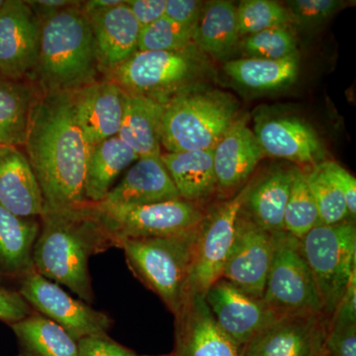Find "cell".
<instances>
[{"mask_svg":"<svg viewBox=\"0 0 356 356\" xmlns=\"http://www.w3.org/2000/svg\"><path fill=\"white\" fill-rule=\"evenodd\" d=\"M324 353L327 356H356V324H327Z\"/></svg>","mask_w":356,"mask_h":356,"instance_id":"obj_38","label":"cell"},{"mask_svg":"<svg viewBox=\"0 0 356 356\" xmlns=\"http://www.w3.org/2000/svg\"><path fill=\"white\" fill-rule=\"evenodd\" d=\"M19 294L36 309L79 341L83 337L105 336L112 325L108 315L70 296L57 283L32 269L21 277Z\"/></svg>","mask_w":356,"mask_h":356,"instance_id":"obj_11","label":"cell"},{"mask_svg":"<svg viewBox=\"0 0 356 356\" xmlns=\"http://www.w3.org/2000/svg\"><path fill=\"white\" fill-rule=\"evenodd\" d=\"M163 111V103L125 92L123 119L117 136L139 159L161 156Z\"/></svg>","mask_w":356,"mask_h":356,"instance_id":"obj_23","label":"cell"},{"mask_svg":"<svg viewBox=\"0 0 356 356\" xmlns=\"http://www.w3.org/2000/svg\"><path fill=\"white\" fill-rule=\"evenodd\" d=\"M299 241L317 286L323 313L330 318L356 273L355 220L331 226L318 225Z\"/></svg>","mask_w":356,"mask_h":356,"instance_id":"obj_6","label":"cell"},{"mask_svg":"<svg viewBox=\"0 0 356 356\" xmlns=\"http://www.w3.org/2000/svg\"><path fill=\"white\" fill-rule=\"evenodd\" d=\"M236 6L225 0L204 4L194 33V44L214 58L229 55L238 43Z\"/></svg>","mask_w":356,"mask_h":356,"instance_id":"obj_29","label":"cell"},{"mask_svg":"<svg viewBox=\"0 0 356 356\" xmlns=\"http://www.w3.org/2000/svg\"><path fill=\"white\" fill-rule=\"evenodd\" d=\"M40 232L36 218H22L0 205V274L20 276L34 269L33 250Z\"/></svg>","mask_w":356,"mask_h":356,"instance_id":"obj_27","label":"cell"},{"mask_svg":"<svg viewBox=\"0 0 356 356\" xmlns=\"http://www.w3.org/2000/svg\"><path fill=\"white\" fill-rule=\"evenodd\" d=\"M175 356H243L241 346L222 331L204 295L191 293L175 315Z\"/></svg>","mask_w":356,"mask_h":356,"instance_id":"obj_14","label":"cell"},{"mask_svg":"<svg viewBox=\"0 0 356 356\" xmlns=\"http://www.w3.org/2000/svg\"><path fill=\"white\" fill-rule=\"evenodd\" d=\"M32 310L19 292L0 287V321L9 325L31 315Z\"/></svg>","mask_w":356,"mask_h":356,"instance_id":"obj_42","label":"cell"},{"mask_svg":"<svg viewBox=\"0 0 356 356\" xmlns=\"http://www.w3.org/2000/svg\"><path fill=\"white\" fill-rule=\"evenodd\" d=\"M254 133L264 154L269 156L314 166L325 159L318 134L296 117H266L257 122Z\"/></svg>","mask_w":356,"mask_h":356,"instance_id":"obj_19","label":"cell"},{"mask_svg":"<svg viewBox=\"0 0 356 356\" xmlns=\"http://www.w3.org/2000/svg\"><path fill=\"white\" fill-rule=\"evenodd\" d=\"M200 72V62L191 48L177 51H139L117 67L106 79L127 93L170 102L192 89Z\"/></svg>","mask_w":356,"mask_h":356,"instance_id":"obj_8","label":"cell"},{"mask_svg":"<svg viewBox=\"0 0 356 356\" xmlns=\"http://www.w3.org/2000/svg\"><path fill=\"white\" fill-rule=\"evenodd\" d=\"M144 356H154V355H144ZM158 356H175V355H173L172 353V355H158Z\"/></svg>","mask_w":356,"mask_h":356,"instance_id":"obj_47","label":"cell"},{"mask_svg":"<svg viewBox=\"0 0 356 356\" xmlns=\"http://www.w3.org/2000/svg\"><path fill=\"white\" fill-rule=\"evenodd\" d=\"M204 299L222 331L243 346L277 318L264 300L250 296L222 278L211 285Z\"/></svg>","mask_w":356,"mask_h":356,"instance_id":"obj_16","label":"cell"},{"mask_svg":"<svg viewBox=\"0 0 356 356\" xmlns=\"http://www.w3.org/2000/svg\"><path fill=\"white\" fill-rule=\"evenodd\" d=\"M86 15L95 37L100 74L105 77L137 53L142 28L126 0L121 6Z\"/></svg>","mask_w":356,"mask_h":356,"instance_id":"obj_18","label":"cell"},{"mask_svg":"<svg viewBox=\"0 0 356 356\" xmlns=\"http://www.w3.org/2000/svg\"><path fill=\"white\" fill-rule=\"evenodd\" d=\"M27 2L41 21L51 14L81 3V1H72V0H36V1Z\"/></svg>","mask_w":356,"mask_h":356,"instance_id":"obj_44","label":"cell"},{"mask_svg":"<svg viewBox=\"0 0 356 356\" xmlns=\"http://www.w3.org/2000/svg\"><path fill=\"white\" fill-rule=\"evenodd\" d=\"M235 98L220 90L185 91L165 104L161 147L166 153L215 149L238 116Z\"/></svg>","mask_w":356,"mask_h":356,"instance_id":"obj_4","label":"cell"},{"mask_svg":"<svg viewBox=\"0 0 356 356\" xmlns=\"http://www.w3.org/2000/svg\"><path fill=\"white\" fill-rule=\"evenodd\" d=\"M327 324L324 314L277 318L245 346L243 356L321 355Z\"/></svg>","mask_w":356,"mask_h":356,"instance_id":"obj_15","label":"cell"},{"mask_svg":"<svg viewBox=\"0 0 356 356\" xmlns=\"http://www.w3.org/2000/svg\"><path fill=\"white\" fill-rule=\"evenodd\" d=\"M0 205L22 218L43 215V194L31 163L19 147L0 146Z\"/></svg>","mask_w":356,"mask_h":356,"instance_id":"obj_21","label":"cell"},{"mask_svg":"<svg viewBox=\"0 0 356 356\" xmlns=\"http://www.w3.org/2000/svg\"><path fill=\"white\" fill-rule=\"evenodd\" d=\"M196 27L177 24L163 18L153 24L142 28L140 33L139 51H177L191 48L194 44Z\"/></svg>","mask_w":356,"mask_h":356,"instance_id":"obj_35","label":"cell"},{"mask_svg":"<svg viewBox=\"0 0 356 356\" xmlns=\"http://www.w3.org/2000/svg\"><path fill=\"white\" fill-rule=\"evenodd\" d=\"M140 28L153 24L165 16L166 0H126Z\"/></svg>","mask_w":356,"mask_h":356,"instance_id":"obj_43","label":"cell"},{"mask_svg":"<svg viewBox=\"0 0 356 356\" xmlns=\"http://www.w3.org/2000/svg\"><path fill=\"white\" fill-rule=\"evenodd\" d=\"M99 76L95 37L81 2L44 18L31 83L40 92H72Z\"/></svg>","mask_w":356,"mask_h":356,"instance_id":"obj_3","label":"cell"},{"mask_svg":"<svg viewBox=\"0 0 356 356\" xmlns=\"http://www.w3.org/2000/svg\"><path fill=\"white\" fill-rule=\"evenodd\" d=\"M293 170H275L252 184L243 212L271 235L284 232V212L289 198Z\"/></svg>","mask_w":356,"mask_h":356,"instance_id":"obj_26","label":"cell"},{"mask_svg":"<svg viewBox=\"0 0 356 356\" xmlns=\"http://www.w3.org/2000/svg\"><path fill=\"white\" fill-rule=\"evenodd\" d=\"M138 159L137 154L118 136L91 146L84 180L86 201L93 204L102 202L111 191L117 177Z\"/></svg>","mask_w":356,"mask_h":356,"instance_id":"obj_25","label":"cell"},{"mask_svg":"<svg viewBox=\"0 0 356 356\" xmlns=\"http://www.w3.org/2000/svg\"><path fill=\"white\" fill-rule=\"evenodd\" d=\"M77 348L79 356H138L107 334L83 337L77 341Z\"/></svg>","mask_w":356,"mask_h":356,"instance_id":"obj_40","label":"cell"},{"mask_svg":"<svg viewBox=\"0 0 356 356\" xmlns=\"http://www.w3.org/2000/svg\"><path fill=\"white\" fill-rule=\"evenodd\" d=\"M179 198L161 156H147L135 161L123 179L99 203L113 207H137Z\"/></svg>","mask_w":356,"mask_h":356,"instance_id":"obj_20","label":"cell"},{"mask_svg":"<svg viewBox=\"0 0 356 356\" xmlns=\"http://www.w3.org/2000/svg\"><path fill=\"white\" fill-rule=\"evenodd\" d=\"M90 204L115 247L122 241L163 238L191 231L200 226L206 215L200 206L181 198L137 207Z\"/></svg>","mask_w":356,"mask_h":356,"instance_id":"obj_9","label":"cell"},{"mask_svg":"<svg viewBox=\"0 0 356 356\" xmlns=\"http://www.w3.org/2000/svg\"><path fill=\"white\" fill-rule=\"evenodd\" d=\"M343 6L337 0H291L286 7L292 23L303 27H315L330 19Z\"/></svg>","mask_w":356,"mask_h":356,"instance_id":"obj_37","label":"cell"},{"mask_svg":"<svg viewBox=\"0 0 356 356\" xmlns=\"http://www.w3.org/2000/svg\"><path fill=\"white\" fill-rule=\"evenodd\" d=\"M33 250V267L51 282L65 285L86 303L93 301L89 257L115 243L90 203L65 210H44Z\"/></svg>","mask_w":356,"mask_h":356,"instance_id":"obj_2","label":"cell"},{"mask_svg":"<svg viewBox=\"0 0 356 356\" xmlns=\"http://www.w3.org/2000/svg\"><path fill=\"white\" fill-rule=\"evenodd\" d=\"M298 55L281 60L245 58L229 60L225 72L236 83L257 91L286 88L296 81L299 74Z\"/></svg>","mask_w":356,"mask_h":356,"instance_id":"obj_30","label":"cell"},{"mask_svg":"<svg viewBox=\"0 0 356 356\" xmlns=\"http://www.w3.org/2000/svg\"><path fill=\"white\" fill-rule=\"evenodd\" d=\"M318 166L341 192L348 213H350V219L355 220L356 216L355 177L336 161H322V163H318Z\"/></svg>","mask_w":356,"mask_h":356,"instance_id":"obj_39","label":"cell"},{"mask_svg":"<svg viewBox=\"0 0 356 356\" xmlns=\"http://www.w3.org/2000/svg\"><path fill=\"white\" fill-rule=\"evenodd\" d=\"M305 177L317 206L321 224L331 226L353 220L343 194L318 165L305 172Z\"/></svg>","mask_w":356,"mask_h":356,"instance_id":"obj_34","label":"cell"},{"mask_svg":"<svg viewBox=\"0 0 356 356\" xmlns=\"http://www.w3.org/2000/svg\"><path fill=\"white\" fill-rule=\"evenodd\" d=\"M318 225L321 222L317 206L309 188L305 172L293 168L291 188L284 212V232L301 240Z\"/></svg>","mask_w":356,"mask_h":356,"instance_id":"obj_32","label":"cell"},{"mask_svg":"<svg viewBox=\"0 0 356 356\" xmlns=\"http://www.w3.org/2000/svg\"><path fill=\"white\" fill-rule=\"evenodd\" d=\"M242 47L250 58L281 60L298 55L297 40L289 27H276L243 37Z\"/></svg>","mask_w":356,"mask_h":356,"instance_id":"obj_36","label":"cell"},{"mask_svg":"<svg viewBox=\"0 0 356 356\" xmlns=\"http://www.w3.org/2000/svg\"><path fill=\"white\" fill-rule=\"evenodd\" d=\"M203 6L196 0H166L165 17L177 24L196 27Z\"/></svg>","mask_w":356,"mask_h":356,"instance_id":"obj_41","label":"cell"},{"mask_svg":"<svg viewBox=\"0 0 356 356\" xmlns=\"http://www.w3.org/2000/svg\"><path fill=\"white\" fill-rule=\"evenodd\" d=\"M161 159L179 197L187 202L199 205L216 192L214 149L161 153Z\"/></svg>","mask_w":356,"mask_h":356,"instance_id":"obj_24","label":"cell"},{"mask_svg":"<svg viewBox=\"0 0 356 356\" xmlns=\"http://www.w3.org/2000/svg\"><path fill=\"white\" fill-rule=\"evenodd\" d=\"M236 22L241 37L276 27H289L291 16L286 7L273 0H243L236 6Z\"/></svg>","mask_w":356,"mask_h":356,"instance_id":"obj_33","label":"cell"},{"mask_svg":"<svg viewBox=\"0 0 356 356\" xmlns=\"http://www.w3.org/2000/svg\"><path fill=\"white\" fill-rule=\"evenodd\" d=\"M262 300L277 318L324 314L300 241L285 232L274 235L273 261Z\"/></svg>","mask_w":356,"mask_h":356,"instance_id":"obj_7","label":"cell"},{"mask_svg":"<svg viewBox=\"0 0 356 356\" xmlns=\"http://www.w3.org/2000/svg\"><path fill=\"white\" fill-rule=\"evenodd\" d=\"M23 147L43 194L44 210L88 203L84 180L90 145L76 120L70 92L39 95Z\"/></svg>","mask_w":356,"mask_h":356,"instance_id":"obj_1","label":"cell"},{"mask_svg":"<svg viewBox=\"0 0 356 356\" xmlns=\"http://www.w3.org/2000/svg\"><path fill=\"white\" fill-rule=\"evenodd\" d=\"M264 156L254 131L236 119L214 149L217 189L231 191L245 184Z\"/></svg>","mask_w":356,"mask_h":356,"instance_id":"obj_22","label":"cell"},{"mask_svg":"<svg viewBox=\"0 0 356 356\" xmlns=\"http://www.w3.org/2000/svg\"><path fill=\"white\" fill-rule=\"evenodd\" d=\"M70 95L76 120L90 147L118 135L125 98L118 84L102 77Z\"/></svg>","mask_w":356,"mask_h":356,"instance_id":"obj_17","label":"cell"},{"mask_svg":"<svg viewBox=\"0 0 356 356\" xmlns=\"http://www.w3.org/2000/svg\"><path fill=\"white\" fill-rule=\"evenodd\" d=\"M4 1H6V0H0V7H1L2 6H3V4H4Z\"/></svg>","mask_w":356,"mask_h":356,"instance_id":"obj_46","label":"cell"},{"mask_svg":"<svg viewBox=\"0 0 356 356\" xmlns=\"http://www.w3.org/2000/svg\"><path fill=\"white\" fill-rule=\"evenodd\" d=\"M41 95L29 81H17L0 74V146L23 147L30 114Z\"/></svg>","mask_w":356,"mask_h":356,"instance_id":"obj_28","label":"cell"},{"mask_svg":"<svg viewBox=\"0 0 356 356\" xmlns=\"http://www.w3.org/2000/svg\"><path fill=\"white\" fill-rule=\"evenodd\" d=\"M199 228L163 238L122 241L118 245L138 280L156 293L175 316L188 294Z\"/></svg>","mask_w":356,"mask_h":356,"instance_id":"obj_5","label":"cell"},{"mask_svg":"<svg viewBox=\"0 0 356 356\" xmlns=\"http://www.w3.org/2000/svg\"><path fill=\"white\" fill-rule=\"evenodd\" d=\"M318 356H327V355H325V353H322V355H318Z\"/></svg>","mask_w":356,"mask_h":356,"instance_id":"obj_48","label":"cell"},{"mask_svg":"<svg viewBox=\"0 0 356 356\" xmlns=\"http://www.w3.org/2000/svg\"><path fill=\"white\" fill-rule=\"evenodd\" d=\"M254 182L250 180L236 196L206 212L194 248L188 294L204 295L222 277L225 262L235 240L236 220Z\"/></svg>","mask_w":356,"mask_h":356,"instance_id":"obj_10","label":"cell"},{"mask_svg":"<svg viewBox=\"0 0 356 356\" xmlns=\"http://www.w3.org/2000/svg\"><path fill=\"white\" fill-rule=\"evenodd\" d=\"M41 23L27 1L6 0L0 7V74L32 83L40 50Z\"/></svg>","mask_w":356,"mask_h":356,"instance_id":"obj_12","label":"cell"},{"mask_svg":"<svg viewBox=\"0 0 356 356\" xmlns=\"http://www.w3.org/2000/svg\"><path fill=\"white\" fill-rule=\"evenodd\" d=\"M19 356H79L77 341L50 318L31 314L11 324Z\"/></svg>","mask_w":356,"mask_h":356,"instance_id":"obj_31","label":"cell"},{"mask_svg":"<svg viewBox=\"0 0 356 356\" xmlns=\"http://www.w3.org/2000/svg\"><path fill=\"white\" fill-rule=\"evenodd\" d=\"M124 2H125L124 0H90V1L81 2V8L84 13L88 14L121 6Z\"/></svg>","mask_w":356,"mask_h":356,"instance_id":"obj_45","label":"cell"},{"mask_svg":"<svg viewBox=\"0 0 356 356\" xmlns=\"http://www.w3.org/2000/svg\"><path fill=\"white\" fill-rule=\"evenodd\" d=\"M273 252L274 235L259 228L241 210L221 278L250 296L262 299Z\"/></svg>","mask_w":356,"mask_h":356,"instance_id":"obj_13","label":"cell"}]
</instances>
